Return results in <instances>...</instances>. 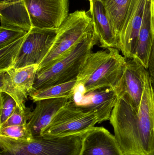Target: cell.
I'll return each instance as SVG.
<instances>
[{"label": "cell", "mask_w": 154, "mask_h": 155, "mask_svg": "<svg viewBox=\"0 0 154 155\" xmlns=\"http://www.w3.org/2000/svg\"><path fill=\"white\" fill-rule=\"evenodd\" d=\"M26 35L0 49V72L13 67Z\"/></svg>", "instance_id": "cell-21"}, {"label": "cell", "mask_w": 154, "mask_h": 155, "mask_svg": "<svg viewBox=\"0 0 154 155\" xmlns=\"http://www.w3.org/2000/svg\"><path fill=\"white\" fill-rule=\"evenodd\" d=\"M144 89L136 123L141 155H154V85L148 71L145 75Z\"/></svg>", "instance_id": "cell-7"}, {"label": "cell", "mask_w": 154, "mask_h": 155, "mask_svg": "<svg viewBox=\"0 0 154 155\" xmlns=\"http://www.w3.org/2000/svg\"><path fill=\"white\" fill-rule=\"evenodd\" d=\"M58 29L32 28L25 36L12 68L18 69L33 64L39 65L50 51L57 36Z\"/></svg>", "instance_id": "cell-6"}, {"label": "cell", "mask_w": 154, "mask_h": 155, "mask_svg": "<svg viewBox=\"0 0 154 155\" xmlns=\"http://www.w3.org/2000/svg\"><path fill=\"white\" fill-rule=\"evenodd\" d=\"M85 134L29 141L0 135V155H79Z\"/></svg>", "instance_id": "cell-3"}, {"label": "cell", "mask_w": 154, "mask_h": 155, "mask_svg": "<svg viewBox=\"0 0 154 155\" xmlns=\"http://www.w3.org/2000/svg\"><path fill=\"white\" fill-rule=\"evenodd\" d=\"M104 6L108 19L118 38L131 0H99Z\"/></svg>", "instance_id": "cell-17"}, {"label": "cell", "mask_w": 154, "mask_h": 155, "mask_svg": "<svg viewBox=\"0 0 154 155\" xmlns=\"http://www.w3.org/2000/svg\"><path fill=\"white\" fill-rule=\"evenodd\" d=\"M90 7L87 14L94 23L100 47L104 49H118V38L112 28L102 3L99 0H89Z\"/></svg>", "instance_id": "cell-14"}, {"label": "cell", "mask_w": 154, "mask_h": 155, "mask_svg": "<svg viewBox=\"0 0 154 155\" xmlns=\"http://www.w3.org/2000/svg\"><path fill=\"white\" fill-rule=\"evenodd\" d=\"M77 87V78L69 82L52 86L40 90L33 91L29 94L31 99L35 102L49 98H74Z\"/></svg>", "instance_id": "cell-18"}, {"label": "cell", "mask_w": 154, "mask_h": 155, "mask_svg": "<svg viewBox=\"0 0 154 155\" xmlns=\"http://www.w3.org/2000/svg\"><path fill=\"white\" fill-rule=\"evenodd\" d=\"M32 28L58 29L68 15V0H23Z\"/></svg>", "instance_id": "cell-8"}, {"label": "cell", "mask_w": 154, "mask_h": 155, "mask_svg": "<svg viewBox=\"0 0 154 155\" xmlns=\"http://www.w3.org/2000/svg\"><path fill=\"white\" fill-rule=\"evenodd\" d=\"M99 43L94 30L87 35L61 59L38 72L33 91L40 90L76 79L93 47Z\"/></svg>", "instance_id": "cell-2"}, {"label": "cell", "mask_w": 154, "mask_h": 155, "mask_svg": "<svg viewBox=\"0 0 154 155\" xmlns=\"http://www.w3.org/2000/svg\"><path fill=\"white\" fill-rule=\"evenodd\" d=\"M0 93H5L10 96L22 112H26L29 108L25 105L28 95L14 85L6 71L0 72Z\"/></svg>", "instance_id": "cell-20"}, {"label": "cell", "mask_w": 154, "mask_h": 155, "mask_svg": "<svg viewBox=\"0 0 154 155\" xmlns=\"http://www.w3.org/2000/svg\"><path fill=\"white\" fill-rule=\"evenodd\" d=\"M126 59L119 50L111 48L91 53L77 78V87L82 95L105 88L117 89L126 64Z\"/></svg>", "instance_id": "cell-1"}, {"label": "cell", "mask_w": 154, "mask_h": 155, "mask_svg": "<svg viewBox=\"0 0 154 155\" xmlns=\"http://www.w3.org/2000/svg\"><path fill=\"white\" fill-rule=\"evenodd\" d=\"M151 13L152 31L153 35H154V0H151Z\"/></svg>", "instance_id": "cell-26"}, {"label": "cell", "mask_w": 154, "mask_h": 155, "mask_svg": "<svg viewBox=\"0 0 154 155\" xmlns=\"http://www.w3.org/2000/svg\"><path fill=\"white\" fill-rule=\"evenodd\" d=\"M151 0H146L142 26L137 39L135 53L133 59L147 70L152 42L151 13Z\"/></svg>", "instance_id": "cell-16"}, {"label": "cell", "mask_w": 154, "mask_h": 155, "mask_svg": "<svg viewBox=\"0 0 154 155\" xmlns=\"http://www.w3.org/2000/svg\"><path fill=\"white\" fill-rule=\"evenodd\" d=\"M146 0H131L118 36V49L126 59H133L142 26Z\"/></svg>", "instance_id": "cell-9"}, {"label": "cell", "mask_w": 154, "mask_h": 155, "mask_svg": "<svg viewBox=\"0 0 154 155\" xmlns=\"http://www.w3.org/2000/svg\"><path fill=\"white\" fill-rule=\"evenodd\" d=\"M94 29L93 21L85 11L69 14L58 28L54 43L39 65L38 72L48 68L65 56Z\"/></svg>", "instance_id": "cell-4"}, {"label": "cell", "mask_w": 154, "mask_h": 155, "mask_svg": "<svg viewBox=\"0 0 154 155\" xmlns=\"http://www.w3.org/2000/svg\"><path fill=\"white\" fill-rule=\"evenodd\" d=\"M27 32L20 29L0 27V49L25 36Z\"/></svg>", "instance_id": "cell-24"}, {"label": "cell", "mask_w": 154, "mask_h": 155, "mask_svg": "<svg viewBox=\"0 0 154 155\" xmlns=\"http://www.w3.org/2000/svg\"><path fill=\"white\" fill-rule=\"evenodd\" d=\"M32 114V111H31L30 108H28L26 112H23L17 106L7 121L0 126V128L11 126L26 124L30 119Z\"/></svg>", "instance_id": "cell-25"}, {"label": "cell", "mask_w": 154, "mask_h": 155, "mask_svg": "<svg viewBox=\"0 0 154 155\" xmlns=\"http://www.w3.org/2000/svg\"><path fill=\"white\" fill-rule=\"evenodd\" d=\"M0 126L4 124L14 112L17 104L10 96L4 93H0Z\"/></svg>", "instance_id": "cell-23"}, {"label": "cell", "mask_w": 154, "mask_h": 155, "mask_svg": "<svg viewBox=\"0 0 154 155\" xmlns=\"http://www.w3.org/2000/svg\"><path fill=\"white\" fill-rule=\"evenodd\" d=\"M147 70L133 59L127 61L124 72L115 91L118 98L125 97L137 111L144 89L145 75Z\"/></svg>", "instance_id": "cell-10"}, {"label": "cell", "mask_w": 154, "mask_h": 155, "mask_svg": "<svg viewBox=\"0 0 154 155\" xmlns=\"http://www.w3.org/2000/svg\"><path fill=\"white\" fill-rule=\"evenodd\" d=\"M0 135L25 141H29L33 138L28 127V124L0 128Z\"/></svg>", "instance_id": "cell-22"}, {"label": "cell", "mask_w": 154, "mask_h": 155, "mask_svg": "<svg viewBox=\"0 0 154 155\" xmlns=\"http://www.w3.org/2000/svg\"><path fill=\"white\" fill-rule=\"evenodd\" d=\"M117 100L115 89L105 88L90 92L82 96L78 101L74 102L85 111L95 112L100 124L109 120Z\"/></svg>", "instance_id": "cell-12"}, {"label": "cell", "mask_w": 154, "mask_h": 155, "mask_svg": "<svg viewBox=\"0 0 154 155\" xmlns=\"http://www.w3.org/2000/svg\"><path fill=\"white\" fill-rule=\"evenodd\" d=\"M79 155H125L115 135L103 127H94L83 137Z\"/></svg>", "instance_id": "cell-11"}, {"label": "cell", "mask_w": 154, "mask_h": 155, "mask_svg": "<svg viewBox=\"0 0 154 155\" xmlns=\"http://www.w3.org/2000/svg\"><path fill=\"white\" fill-rule=\"evenodd\" d=\"M71 99L61 97L43 99L35 102V108L28 122V127L33 138L41 137L42 130L49 124L60 109Z\"/></svg>", "instance_id": "cell-13"}, {"label": "cell", "mask_w": 154, "mask_h": 155, "mask_svg": "<svg viewBox=\"0 0 154 155\" xmlns=\"http://www.w3.org/2000/svg\"><path fill=\"white\" fill-rule=\"evenodd\" d=\"M39 65L33 64L22 68H11L6 71L16 87L27 95L32 91Z\"/></svg>", "instance_id": "cell-19"}, {"label": "cell", "mask_w": 154, "mask_h": 155, "mask_svg": "<svg viewBox=\"0 0 154 155\" xmlns=\"http://www.w3.org/2000/svg\"><path fill=\"white\" fill-rule=\"evenodd\" d=\"M1 26L28 32L32 28L23 0L0 2Z\"/></svg>", "instance_id": "cell-15"}, {"label": "cell", "mask_w": 154, "mask_h": 155, "mask_svg": "<svg viewBox=\"0 0 154 155\" xmlns=\"http://www.w3.org/2000/svg\"><path fill=\"white\" fill-rule=\"evenodd\" d=\"M97 123V114L85 111L76 104L73 98L60 109L42 130L41 136L55 138L82 134Z\"/></svg>", "instance_id": "cell-5"}]
</instances>
